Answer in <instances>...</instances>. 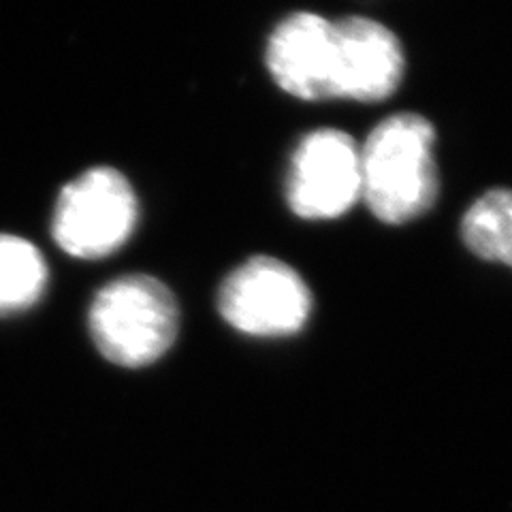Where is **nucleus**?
I'll list each match as a JSON object with an SVG mask.
<instances>
[{"instance_id": "nucleus-4", "label": "nucleus", "mask_w": 512, "mask_h": 512, "mask_svg": "<svg viewBox=\"0 0 512 512\" xmlns=\"http://www.w3.org/2000/svg\"><path fill=\"white\" fill-rule=\"evenodd\" d=\"M218 312L252 338H286L306 327L312 291L299 271L276 256H252L224 278Z\"/></svg>"}, {"instance_id": "nucleus-9", "label": "nucleus", "mask_w": 512, "mask_h": 512, "mask_svg": "<svg viewBox=\"0 0 512 512\" xmlns=\"http://www.w3.org/2000/svg\"><path fill=\"white\" fill-rule=\"evenodd\" d=\"M47 286L43 254L15 235H0V316L28 310Z\"/></svg>"}, {"instance_id": "nucleus-5", "label": "nucleus", "mask_w": 512, "mask_h": 512, "mask_svg": "<svg viewBox=\"0 0 512 512\" xmlns=\"http://www.w3.org/2000/svg\"><path fill=\"white\" fill-rule=\"evenodd\" d=\"M361 199L359 146L338 128H318L303 137L291 158L286 201L303 220H333Z\"/></svg>"}, {"instance_id": "nucleus-3", "label": "nucleus", "mask_w": 512, "mask_h": 512, "mask_svg": "<svg viewBox=\"0 0 512 512\" xmlns=\"http://www.w3.org/2000/svg\"><path fill=\"white\" fill-rule=\"evenodd\" d=\"M139 218L135 190L111 167H94L62 188L54 210L56 244L75 259H103L120 250Z\"/></svg>"}, {"instance_id": "nucleus-7", "label": "nucleus", "mask_w": 512, "mask_h": 512, "mask_svg": "<svg viewBox=\"0 0 512 512\" xmlns=\"http://www.w3.org/2000/svg\"><path fill=\"white\" fill-rule=\"evenodd\" d=\"M333 28L338 45L333 99L378 103L395 94L406 71L395 32L363 15L335 20Z\"/></svg>"}, {"instance_id": "nucleus-6", "label": "nucleus", "mask_w": 512, "mask_h": 512, "mask_svg": "<svg viewBox=\"0 0 512 512\" xmlns=\"http://www.w3.org/2000/svg\"><path fill=\"white\" fill-rule=\"evenodd\" d=\"M265 64L286 94L299 101H331L338 67L333 22L310 11L286 15L267 39Z\"/></svg>"}, {"instance_id": "nucleus-2", "label": "nucleus", "mask_w": 512, "mask_h": 512, "mask_svg": "<svg viewBox=\"0 0 512 512\" xmlns=\"http://www.w3.org/2000/svg\"><path fill=\"white\" fill-rule=\"evenodd\" d=\"M88 329L101 355L128 370L165 357L180 331V308L167 284L131 274L105 284L92 299Z\"/></svg>"}, {"instance_id": "nucleus-8", "label": "nucleus", "mask_w": 512, "mask_h": 512, "mask_svg": "<svg viewBox=\"0 0 512 512\" xmlns=\"http://www.w3.org/2000/svg\"><path fill=\"white\" fill-rule=\"evenodd\" d=\"M461 239L478 259L512 267V190L480 195L463 214Z\"/></svg>"}, {"instance_id": "nucleus-1", "label": "nucleus", "mask_w": 512, "mask_h": 512, "mask_svg": "<svg viewBox=\"0 0 512 512\" xmlns=\"http://www.w3.org/2000/svg\"><path fill=\"white\" fill-rule=\"evenodd\" d=\"M434 143V126L410 111L372 128L359 146V160L361 199L374 218L406 224L434 207L440 192Z\"/></svg>"}]
</instances>
